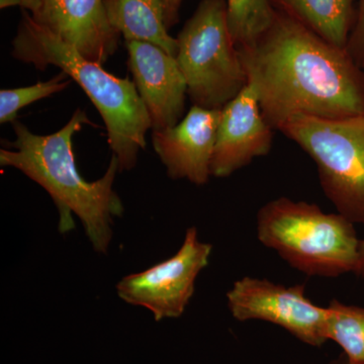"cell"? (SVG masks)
<instances>
[{
    "mask_svg": "<svg viewBox=\"0 0 364 364\" xmlns=\"http://www.w3.org/2000/svg\"><path fill=\"white\" fill-rule=\"evenodd\" d=\"M261 112L280 131L294 116L342 119L364 114V70L289 14L237 48Z\"/></svg>",
    "mask_w": 364,
    "mask_h": 364,
    "instance_id": "1",
    "label": "cell"
},
{
    "mask_svg": "<svg viewBox=\"0 0 364 364\" xmlns=\"http://www.w3.org/2000/svg\"><path fill=\"white\" fill-rule=\"evenodd\" d=\"M11 124L16 139L4 141L0 165L18 169L49 193L58 208L60 233L75 228L72 215H76L95 252L107 254L114 219L124 210L114 189L119 163L112 155L107 171L95 181H85L79 173L72 144L85 124H92L86 112L76 109L63 128L50 135L33 134L18 119Z\"/></svg>",
    "mask_w": 364,
    "mask_h": 364,
    "instance_id": "2",
    "label": "cell"
},
{
    "mask_svg": "<svg viewBox=\"0 0 364 364\" xmlns=\"http://www.w3.org/2000/svg\"><path fill=\"white\" fill-rule=\"evenodd\" d=\"M11 56L39 70L55 66L65 72L85 90L104 119L107 143L119 172L135 168L139 153L147 145L146 134L152 126L134 81L116 77L102 65L86 59L38 25L26 11L11 42Z\"/></svg>",
    "mask_w": 364,
    "mask_h": 364,
    "instance_id": "3",
    "label": "cell"
},
{
    "mask_svg": "<svg viewBox=\"0 0 364 364\" xmlns=\"http://www.w3.org/2000/svg\"><path fill=\"white\" fill-rule=\"evenodd\" d=\"M354 225L339 213L284 196L265 203L256 215L261 244L308 277L356 275L361 240Z\"/></svg>",
    "mask_w": 364,
    "mask_h": 364,
    "instance_id": "4",
    "label": "cell"
},
{
    "mask_svg": "<svg viewBox=\"0 0 364 364\" xmlns=\"http://www.w3.org/2000/svg\"><path fill=\"white\" fill-rule=\"evenodd\" d=\"M176 39L177 63L193 105L222 109L247 86L230 33L227 0H202Z\"/></svg>",
    "mask_w": 364,
    "mask_h": 364,
    "instance_id": "5",
    "label": "cell"
},
{
    "mask_svg": "<svg viewBox=\"0 0 364 364\" xmlns=\"http://www.w3.org/2000/svg\"><path fill=\"white\" fill-rule=\"evenodd\" d=\"M280 132L315 161L321 188L337 213L364 224V114L342 119L299 114Z\"/></svg>",
    "mask_w": 364,
    "mask_h": 364,
    "instance_id": "6",
    "label": "cell"
},
{
    "mask_svg": "<svg viewBox=\"0 0 364 364\" xmlns=\"http://www.w3.org/2000/svg\"><path fill=\"white\" fill-rule=\"evenodd\" d=\"M212 248L198 239L196 228H188L176 255L123 277L117 284V296L129 305L147 309L157 322L181 317L195 294L196 279L208 265Z\"/></svg>",
    "mask_w": 364,
    "mask_h": 364,
    "instance_id": "7",
    "label": "cell"
},
{
    "mask_svg": "<svg viewBox=\"0 0 364 364\" xmlns=\"http://www.w3.org/2000/svg\"><path fill=\"white\" fill-rule=\"evenodd\" d=\"M228 306L236 320H259L284 328L311 346L328 341V308L306 296L305 284L287 287L267 279L245 277L227 294Z\"/></svg>",
    "mask_w": 364,
    "mask_h": 364,
    "instance_id": "8",
    "label": "cell"
},
{
    "mask_svg": "<svg viewBox=\"0 0 364 364\" xmlns=\"http://www.w3.org/2000/svg\"><path fill=\"white\" fill-rule=\"evenodd\" d=\"M128 66L142 100L152 131L171 128L181 121L188 85L176 57L150 43L126 41Z\"/></svg>",
    "mask_w": 364,
    "mask_h": 364,
    "instance_id": "9",
    "label": "cell"
},
{
    "mask_svg": "<svg viewBox=\"0 0 364 364\" xmlns=\"http://www.w3.org/2000/svg\"><path fill=\"white\" fill-rule=\"evenodd\" d=\"M221 117L222 109L193 105L176 126L152 132L153 148L170 178L208 183Z\"/></svg>",
    "mask_w": 364,
    "mask_h": 364,
    "instance_id": "10",
    "label": "cell"
},
{
    "mask_svg": "<svg viewBox=\"0 0 364 364\" xmlns=\"http://www.w3.org/2000/svg\"><path fill=\"white\" fill-rule=\"evenodd\" d=\"M273 129L261 112L257 95L247 85L222 109L210 172L226 178L265 156L272 147Z\"/></svg>",
    "mask_w": 364,
    "mask_h": 364,
    "instance_id": "11",
    "label": "cell"
},
{
    "mask_svg": "<svg viewBox=\"0 0 364 364\" xmlns=\"http://www.w3.org/2000/svg\"><path fill=\"white\" fill-rule=\"evenodd\" d=\"M28 14L38 25L100 65L119 49V35L109 23L105 0H41Z\"/></svg>",
    "mask_w": 364,
    "mask_h": 364,
    "instance_id": "12",
    "label": "cell"
},
{
    "mask_svg": "<svg viewBox=\"0 0 364 364\" xmlns=\"http://www.w3.org/2000/svg\"><path fill=\"white\" fill-rule=\"evenodd\" d=\"M107 18L126 41L150 43L176 57L178 43L168 33L163 0H105Z\"/></svg>",
    "mask_w": 364,
    "mask_h": 364,
    "instance_id": "13",
    "label": "cell"
},
{
    "mask_svg": "<svg viewBox=\"0 0 364 364\" xmlns=\"http://www.w3.org/2000/svg\"><path fill=\"white\" fill-rule=\"evenodd\" d=\"M287 14L333 46L345 49L352 25L353 0H277Z\"/></svg>",
    "mask_w": 364,
    "mask_h": 364,
    "instance_id": "14",
    "label": "cell"
},
{
    "mask_svg": "<svg viewBox=\"0 0 364 364\" xmlns=\"http://www.w3.org/2000/svg\"><path fill=\"white\" fill-rule=\"evenodd\" d=\"M327 338L343 349L351 364H364V308L333 299L327 306Z\"/></svg>",
    "mask_w": 364,
    "mask_h": 364,
    "instance_id": "15",
    "label": "cell"
},
{
    "mask_svg": "<svg viewBox=\"0 0 364 364\" xmlns=\"http://www.w3.org/2000/svg\"><path fill=\"white\" fill-rule=\"evenodd\" d=\"M228 23L237 48L251 44L277 16L272 0H227Z\"/></svg>",
    "mask_w": 364,
    "mask_h": 364,
    "instance_id": "16",
    "label": "cell"
},
{
    "mask_svg": "<svg viewBox=\"0 0 364 364\" xmlns=\"http://www.w3.org/2000/svg\"><path fill=\"white\" fill-rule=\"evenodd\" d=\"M71 81L65 72L61 71L49 80L40 81L33 85L2 90L0 91V123H14L18 119L21 109L65 90L70 86Z\"/></svg>",
    "mask_w": 364,
    "mask_h": 364,
    "instance_id": "17",
    "label": "cell"
},
{
    "mask_svg": "<svg viewBox=\"0 0 364 364\" xmlns=\"http://www.w3.org/2000/svg\"><path fill=\"white\" fill-rule=\"evenodd\" d=\"M345 50L354 63L364 70V0L359 2L358 21L351 31Z\"/></svg>",
    "mask_w": 364,
    "mask_h": 364,
    "instance_id": "18",
    "label": "cell"
},
{
    "mask_svg": "<svg viewBox=\"0 0 364 364\" xmlns=\"http://www.w3.org/2000/svg\"><path fill=\"white\" fill-rule=\"evenodd\" d=\"M182 0H163L165 9V21L167 28L176 25L178 21V11Z\"/></svg>",
    "mask_w": 364,
    "mask_h": 364,
    "instance_id": "19",
    "label": "cell"
},
{
    "mask_svg": "<svg viewBox=\"0 0 364 364\" xmlns=\"http://www.w3.org/2000/svg\"><path fill=\"white\" fill-rule=\"evenodd\" d=\"M41 0H0V9H9V7H20L23 11H31L39 4Z\"/></svg>",
    "mask_w": 364,
    "mask_h": 364,
    "instance_id": "20",
    "label": "cell"
},
{
    "mask_svg": "<svg viewBox=\"0 0 364 364\" xmlns=\"http://www.w3.org/2000/svg\"><path fill=\"white\" fill-rule=\"evenodd\" d=\"M356 275L360 277H364V240H361L360 243V262H359V267Z\"/></svg>",
    "mask_w": 364,
    "mask_h": 364,
    "instance_id": "21",
    "label": "cell"
},
{
    "mask_svg": "<svg viewBox=\"0 0 364 364\" xmlns=\"http://www.w3.org/2000/svg\"><path fill=\"white\" fill-rule=\"evenodd\" d=\"M329 364H351L349 363L348 359L346 358V356L344 354L340 355L338 358L334 359Z\"/></svg>",
    "mask_w": 364,
    "mask_h": 364,
    "instance_id": "22",
    "label": "cell"
}]
</instances>
